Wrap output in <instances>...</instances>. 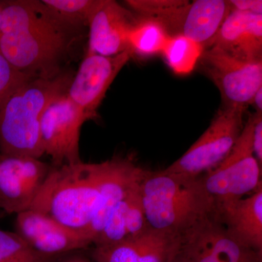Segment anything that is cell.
<instances>
[{"label":"cell","instance_id":"obj_1","mask_svg":"<svg viewBox=\"0 0 262 262\" xmlns=\"http://www.w3.org/2000/svg\"><path fill=\"white\" fill-rule=\"evenodd\" d=\"M0 53L19 72L56 75L69 39L66 29L48 14L41 1L1 2Z\"/></svg>","mask_w":262,"mask_h":262},{"label":"cell","instance_id":"obj_2","mask_svg":"<svg viewBox=\"0 0 262 262\" xmlns=\"http://www.w3.org/2000/svg\"><path fill=\"white\" fill-rule=\"evenodd\" d=\"M141 192L149 227L164 233L181 236L215 213L214 200L207 192L201 176L146 170Z\"/></svg>","mask_w":262,"mask_h":262},{"label":"cell","instance_id":"obj_3","mask_svg":"<svg viewBox=\"0 0 262 262\" xmlns=\"http://www.w3.org/2000/svg\"><path fill=\"white\" fill-rule=\"evenodd\" d=\"M67 75L38 76L20 86L0 107V154L39 159L45 154L40 123L46 108L65 94Z\"/></svg>","mask_w":262,"mask_h":262},{"label":"cell","instance_id":"obj_4","mask_svg":"<svg viewBox=\"0 0 262 262\" xmlns=\"http://www.w3.org/2000/svg\"><path fill=\"white\" fill-rule=\"evenodd\" d=\"M100 177V163L82 161L51 167L29 210L88 237L97 204Z\"/></svg>","mask_w":262,"mask_h":262},{"label":"cell","instance_id":"obj_5","mask_svg":"<svg viewBox=\"0 0 262 262\" xmlns=\"http://www.w3.org/2000/svg\"><path fill=\"white\" fill-rule=\"evenodd\" d=\"M125 3L138 16L161 24L169 36H184L211 47L221 26L230 13L224 0H127Z\"/></svg>","mask_w":262,"mask_h":262},{"label":"cell","instance_id":"obj_6","mask_svg":"<svg viewBox=\"0 0 262 262\" xmlns=\"http://www.w3.org/2000/svg\"><path fill=\"white\" fill-rule=\"evenodd\" d=\"M253 114L248 117L238 139L215 168L203 174V185L215 204L244 198L262 187L261 166L253 154Z\"/></svg>","mask_w":262,"mask_h":262},{"label":"cell","instance_id":"obj_7","mask_svg":"<svg viewBox=\"0 0 262 262\" xmlns=\"http://www.w3.org/2000/svg\"><path fill=\"white\" fill-rule=\"evenodd\" d=\"M246 108L222 106L194 144L170 166L168 173L199 177L215 168L232 149L244 127Z\"/></svg>","mask_w":262,"mask_h":262},{"label":"cell","instance_id":"obj_8","mask_svg":"<svg viewBox=\"0 0 262 262\" xmlns=\"http://www.w3.org/2000/svg\"><path fill=\"white\" fill-rule=\"evenodd\" d=\"M200 62L218 88L223 106L247 108L262 88V62L241 61L215 48L205 50Z\"/></svg>","mask_w":262,"mask_h":262},{"label":"cell","instance_id":"obj_9","mask_svg":"<svg viewBox=\"0 0 262 262\" xmlns=\"http://www.w3.org/2000/svg\"><path fill=\"white\" fill-rule=\"evenodd\" d=\"M89 120L84 112L67 94L55 98L43 113L40 137L45 154L54 166L81 163L80 131Z\"/></svg>","mask_w":262,"mask_h":262},{"label":"cell","instance_id":"obj_10","mask_svg":"<svg viewBox=\"0 0 262 262\" xmlns=\"http://www.w3.org/2000/svg\"><path fill=\"white\" fill-rule=\"evenodd\" d=\"M179 251L191 262H261V252L232 238L215 213L180 236Z\"/></svg>","mask_w":262,"mask_h":262},{"label":"cell","instance_id":"obj_11","mask_svg":"<svg viewBox=\"0 0 262 262\" xmlns=\"http://www.w3.org/2000/svg\"><path fill=\"white\" fill-rule=\"evenodd\" d=\"M132 56L130 51L113 56L88 52L66 94L89 120L96 117L110 85Z\"/></svg>","mask_w":262,"mask_h":262},{"label":"cell","instance_id":"obj_12","mask_svg":"<svg viewBox=\"0 0 262 262\" xmlns=\"http://www.w3.org/2000/svg\"><path fill=\"white\" fill-rule=\"evenodd\" d=\"M51 168L37 158L0 154V208L16 215L29 210Z\"/></svg>","mask_w":262,"mask_h":262},{"label":"cell","instance_id":"obj_13","mask_svg":"<svg viewBox=\"0 0 262 262\" xmlns=\"http://www.w3.org/2000/svg\"><path fill=\"white\" fill-rule=\"evenodd\" d=\"M15 229L31 249L46 256L54 257L93 245L84 234L32 210L17 214Z\"/></svg>","mask_w":262,"mask_h":262},{"label":"cell","instance_id":"obj_14","mask_svg":"<svg viewBox=\"0 0 262 262\" xmlns=\"http://www.w3.org/2000/svg\"><path fill=\"white\" fill-rule=\"evenodd\" d=\"M100 166L97 204L88 232V237L92 244L115 207L133 187L141 182L146 170L138 166L130 158L121 157L101 162Z\"/></svg>","mask_w":262,"mask_h":262},{"label":"cell","instance_id":"obj_15","mask_svg":"<svg viewBox=\"0 0 262 262\" xmlns=\"http://www.w3.org/2000/svg\"><path fill=\"white\" fill-rule=\"evenodd\" d=\"M137 17L113 0H97L91 13L89 53L113 56L128 50V37Z\"/></svg>","mask_w":262,"mask_h":262},{"label":"cell","instance_id":"obj_16","mask_svg":"<svg viewBox=\"0 0 262 262\" xmlns=\"http://www.w3.org/2000/svg\"><path fill=\"white\" fill-rule=\"evenodd\" d=\"M180 236L150 228L144 233L105 246H95V262H168L178 251Z\"/></svg>","mask_w":262,"mask_h":262},{"label":"cell","instance_id":"obj_17","mask_svg":"<svg viewBox=\"0 0 262 262\" xmlns=\"http://www.w3.org/2000/svg\"><path fill=\"white\" fill-rule=\"evenodd\" d=\"M211 47L241 61L262 62V15L231 10Z\"/></svg>","mask_w":262,"mask_h":262},{"label":"cell","instance_id":"obj_18","mask_svg":"<svg viewBox=\"0 0 262 262\" xmlns=\"http://www.w3.org/2000/svg\"><path fill=\"white\" fill-rule=\"evenodd\" d=\"M215 216L239 244L262 251V187L251 195L215 204Z\"/></svg>","mask_w":262,"mask_h":262},{"label":"cell","instance_id":"obj_19","mask_svg":"<svg viewBox=\"0 0 262 262\" xmlns=\"http://www.w3.org/2000/svg\"><path fill=\"white\" fill-rule=\"evenodd\" d=\"M150 228L139 182L115 207L102 230L95 237L93 245L110 246L140 235Z\"/></svg>","mask_w":262,"mask_h":262},{"label":"cell","instance_id":"obj_20","mask_svg":"<svg viewBox=\"0 0 262 262\" xmlns=\"http://www.w3.org/2000/svg\"><path fill=\"white\" fill-rule=\"evenodd\" d=\"M170 36L163 26L151 18L137 16L128 37L133 56L149 58L163 52Z\"/></svg>","mask_w":262,"mask_h":262},{"label":"cell","instance_id":"obj_21","mask_svg":"<svg viewBox=\"0 0 262 262\" xmlns=\"http://www.w3.org/2000/svg\"><path fill=\"white\" fill-rule=\"evenodd\" d=\"M205 48L184 36L169 38L161 54L165 63L177 75H187L195 68Z\"/></svg>","mask_w":262,"mask_h":262},{"label":"cell","instance_id":"obj_22","mask_svg":"<svg viewBox=\"0 0 262 262\" xmlns=\"http://www.w3.org/2000/svg\"><path fill=\"white\" fill-rule=\"evenodd\" d=\"M48 14L67 29L88 25L97 0H42Z\"/></svg>","mask_w":262,"mask_h":262},{"label":"cell","instance_id":"obj_23","mask_svg":"<svg viewBox=\"0 0 262 262\" xmlns=\"http://www.w3.org/2000/svg\"><path fill=\"white\" fill-rule=\"evenodd\" d=\"M35 77L19 72L0 53V107L10 95Z\"/></svg>","mask_w":262,"mask_h":262},{"label":"cell","instance_id":"obj_24","mask_svg":"<svg viewBox=\"0 0 262 262\" xmlns=\"http://www.w3.org/2000/svg\"><path fill=\"white\" fill-rule=\"evenodd\" d=\"M16 232L0 229V262H6L31 251Z\"/></svg>","mask_w":262,"mask_h":262},{"label":"cell","instance_id":"obj_25","mask_svg":"<svg viewBox=\"0 0 262 262\" xmlns=\"http://www.w3.org/2000/svg\"><path fill=\"white\" fill-rule=\"evenodd\" d=\"M254 122L253 129V154L258 163L262 164V113L253 114Z\"/></svg>","mask_w":262,"mask_h":262},{"label":"cell","instance_id":"obj_26","mask_svg":"<svg viewBox=\"0 0 262 262\" xmlns=\"http://www.w3.org/2000/svg\"><path fill=\"white\" fill-rule=\"evenodd\" d=\"M227 2L231 10L262 15L261 0H230Z\"/></svg>","mask_w":262,"mask_h":262},{"label":"cell","instance_id":"obj_27","mask_svg":"<svg viewBox=\"0 0 262 262\" xmlns=\"http://www.w3.org/2000/svg\"><path fill=\"white\" fill-rule=\"evenodd\" d=\"M53 256H46L31 250L6 262H49Z\"/></svg>","mask_w":262,"mask_h":262},{"label":"cell","instance_id":"obj_28","mask_svg":"<svg viewBox=\"0 0 262 262\" xmlns=\"http://www.w3.org/2000/svg\"><path fill=\"white\" fill-rule=\"evenodd\" d=\"M252 105L256 108V113H262V88L255 94Z\"/></svg>","mask_w":262,"mask_h":262},{"label":"cell","instance_id":"obj_29","mask_svg":"<svg viewBox=\"0 0 262 262\" xmlns=\"http://www.w3.org/2000/svg\"><path fill=\"white\" fill-rule=\"evenodd\" d=\"M62 262H92L87 258L80 257V256H73V257H70L67 258L64 261Z\"/></svg>","mask_w":262,"mask_h":262},{"label":"cell","instance_id":"obj_30","mask_svg":"<svg viewBox=\"0 0 262 262\" xmlns=\"http://www.w3.org/2000/svg\"><path fill=\"white\" fill-rule=\"evenodd\" d=\"M178 251H177V252H176L175 254L173 255V257L170 258V261H169L168 262H182V259H181L180 256H179Z\"/></svg>","mask_w":262,"mask_h":262},{"label":"cell","instance_id":"obj_31","mask_svg":"<svg viewBox=\"0 0 262 262\" xmlns=\"http://www.w3.org/2000/svg\"><path fill=\"white\" fill-rule=\"evenodd\" d=\"M2 13H3V4L0 3V28H1Z\"/></svg>","mask_w":262,"mask_h":262}]
</instances>
